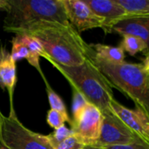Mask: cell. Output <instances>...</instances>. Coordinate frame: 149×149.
<instances>
[{
    "label": "cell",
    "instance_id": "obj_1",
    "mask_svg": "<svg viewBox=\"0 0 149 149\" xmlns=\"http://www.w3.org/2000/svg\"><path fill=\"white\" fill-rule=\"evenodd\" d=\"M37 38L49 56L47 61L64 66H78L91 57L90 45L71 24L42 21L31 24L13 32Z\"/></svg>",
    "mask_w": 149,
    "mask_h": 149
},
{
    "label": "cell",
    "instance_id": "obj_2",
    "mask_svg": "<svg viewBox=\"0 0 149 149\" xmlns=\"http://www.w3.org/2000/svg\"><path fill=\"white\" fill-rule=\"evenodd\" d=\"M90 104L98 107L102 113L112 111L113 87L105 75L95 65L91 57L78 66H64L50 62Z\"/></svg>",
    "mask_w": 149,
    "mask_h": 149
},
{
    "label": "cell",
    "instance_id": "obj_3",
    "mask_svg": "<svg viewBox=\"0 0 149 149\" xmlns=\"http://www.w3.org/2000/svg\"><path fill=\"white\" fill-rule=\"evenodd\" d=\"M91 58L110 82L112 87L126 94L149 118V77L142 64L126 61L111 64L92 56Z\"/></svg>",
    "mask_w": 149,
    "mask_h": 149
},
{
    "label": "cell",
    "instance_id": "obj_4",
    "mask_svg": "<svg viewBox=\"0 0 149 149\" xmlns=\"http://www.w3.org/2000/svg\"><path fill=\"white\" fill-rule=\"evenodd\" d=\"M10 9L3 30L13 33L34 23L49 21L70 24L63 0H8Z\"/></svg>",
    "mask_w": 149,
    "mask_h": 149
},
{
    "label": "cell",
    "instance_id": "obj_5",
    "mask_svg": "<svg viewBox=\"0 0 149 149\" xmlns=\"http://www.w3.org/2000/svg\"><path fill=\"white\" fill-rule=\"evenodd\" d=\"M0 147L2 149H54L47 135L35 133L18 120L14 107L8 116L0 114Z\"/></svg>",
    "mask_w": 149,
    "mask_h": 149
},
{
    "label": "cell",
    "instance_id": "obj_6",
    "mask_svg": "<svg viewBox=\"0 0 149 149\" xmlns=\"http://www.w3.org/2000/svg\"><path fill=\"white\" fill-rule=\"evenodd\" d=\"M102 120V112L88 102L79 112L72 115L71 129L85 147L94 146L100 135Z\"/></svg>",
    "mask_w": 149,
    "mask_h": 149
},
{
    "label": "cell",
    "instance_id": "obj_7",
    "mask_svg": "<svg viewBox=\"0 0 149 149\" xmlns=\"http://www.w3.org/2000/svg\"><path fill=\"white\" fill-rule=\"evenodd\" d=\"M144 144L113 111L103 113V120L100 138L94 145L100 148Z\"/></svg>",
    "mask_w": 149,
    "mask_h": 149
},
{
    "label": "cell",
    "instance_id": "obj_8",
    "mask_svg": "<svg viewBox=\"0 0 149 149\" xmlns=\"http://www.w3.org/2000/svg\"><path fill=\"white\" fill-rule=\"evenodd\" d=\"M69 23L80 33L103 28V19L96 15L84 0H63Z\"/></svg>",
    "mask_w": 149,
    "mask_h": 149
},
{
    "label": "cell",
    "instance_id": "obj_9",
    "mask_svg": "<svg viewBox=\"0 0 149 149\" xmlns=\"http://www.w3.org/2000/svg\"><path fill=\"white\" fill-rule=\"evenodd\" d=\"M111 110L149 148V118L141 108H127L113 99Z\"/></svg>",
    "mask_w": 149,
    "mask_h": 149
},
{
    "label": "cell",
    "instance_id": "obj_10",
    "mask_svg": "<svg viewBox=\"0 0 149 149\" xmlns=\"http://www.w3.org/2000/svg\"><path fill=\"white\" fill-rule=\"evenodd\" d=\"M93 11L103 19L102 30L106 34L113 33L112 29L119 21L128 16L127 10L116 0H84Z\"/></svg>",
    "mask_w": 149,
    "mask_h": 149
},
{
    "label": "cell",
    "instance_id": "obj_11",
    "mask_svg": "<svg viewBox=\"0 0 149 149\" xmlns=\"http://www.w3.org/2000/svg\"><path fill=\"white\" fill-rule=\"evenodd\" d=\"M17 65L12 59L10 52L0 45V87L7 91L10 99V107L13 106V95L17 84Z\"/></svg>",
    "mask_w": 149,
    "mask_h": 149
},
{
    "label": "cell",
    "instance_id": "obj_12",
    "mask_svg": "<svg viewBox=\"0 0 149 149\" xmlns=\"http://www.w3.org/2000/svg\"><path fill=\"white\" fill-rule=\"evenodd\" d=\"M112 31L121 36L124 34H130L140 37L148 45L149 15L127 16L114 24Z\"/></svg>",
    "mask_w": 149,
    "mask_h": 149
},
{
    "label": "cell",
    "instance_id": "obj_13",
    "mask_svg": "<svg viewBox=\"0 0 149 149\" xmlns=\"http://www.w3.org/2000/svg\"><path fill=\"white\" fill-rule=\"evenodd\" d=\"M91 56L97 59L111 63L120 64L125 61V52L120 46H113L103 44H91Z\"/></svg>",
    "mask_w": 149,
    "mask_h": 149
},
{
    "label": "cell",
    "instance_id": "obj_14",
    "mask_svg": "<svg viewBox=\"0 0 149 149\" xmlns=\"http://www.w3.org/2000/svg\"><path fill=\"white\" fill-rule=\"evenodd\" d=\"M18 35L23 43L26 45V47L29 49V51L31 52V55H32V58H33V64L31 66H33L38 72V73L41 75L42 79L44 81L46 80V78L41 69V66H40V58H45L46 60L49 58V56L47 55V53L45 52L43 45H41V43L35 38L33 37H31V36H28V35H25V34H17Z\"/></svg>",
    "mask_w": 149,
    "mask_h": 149
},
{
    "label": "cell",
    "instance_id": "obj_15",
    "mask_svg": "<svg viewBox=\"0 0 149 149\" xmlns=\"http://www.w3.org/2000/svg\"><path fill=\"white\" fill-rule=\"evenodd\" d=\"M119 46L131 56H134L139 52H144L147 55L149 52L148 45L141 38L130 34L122 35V40Z\"/></svg>",
    "mask_w": 149,
    "mask_h": 149
},
{
    "label": "cell",
    "instance_id": "obj_16",
    "mask_svg": "<svg viewBox=\"0 0 149 149\" xmlns=\"http://www.w3.org/2000/svg\"><path fill=\"white\" fill-rule=\"evenodd\" d=\"M10 55L15 62L21 59H26L31 65H32L33 64V58L31 52L23 43L21 38L18 35H15V37H13V38L11 39Z\"/></svg>",
    "mask_w": 149,
    "mask_h": 149
},
{
    "label": "cell",
    "instance_id": "obj_17",
    "mask_svg": "<svg viewBox=\"0 0 149 149\" xmlns=\"http://www.w3.org/2000/svg\"><path fill=\"white\" fill-rule=\"evenodd\" d=\"M128 13V16L149 15V0H116Z\"/></svg>",
    "mask_w": 149,
    "mask_h": 149
},
{
    "label": "cell",
    "instance_id": "obj_18",
    "mask_svg": "<svg viewBox=\"0 0 149 149\" xmlns=\"http://www.w3.org/2000/svg\"><path fill=\"white\" fill-rule=\"evenodd\" d=\"M46 122L52 128L55 130L57 128H59L60 127L65 126V122L71 124L72 119H70L68 113H62L58 110L50 109L48 110L46 114Z\"/></svg>",
    "mask_w": 149,
    "mask_h": 149
},
{
    "label": "cell",
    "instance_id": "obj_19",
    "mask_svg": "<svg viewBox=\"0 0 149 149\" xmlns=\"http://www.w3.org/2000/svg\"><path fill=\"white\" fill-rule=\"evenodd\" d=\"M44 82H45V90H46L47 98H48V101H49L51 109L58 110V111H60L62 113H68L66 106H65L64 100L61 99V97L52 88V86H50L47 79L45 81H44Z\"/></svg>",
    "mask_w": 149,
    "mask_h": 149
},
{
    "label": "cell",
    "instance_id": "obj_20",
    "mask_svg": "<svg viewBox=\"0 0 149 149\" xmlns=\"http://www.w3.org/2000/svg\"><path fill=\"white\" fill-rule=\"evenodd\" d=\"M72 134H73V132L72 129L67 128L65 126H63V127H60L59 128L55 129L52 134H48L47 137L54 148V147H56L58 144H59L64 140H65L66 138L70 137Z\"/></svg>",
    "mask_w": 149,
    "mask_h": 149
},
{
    "label": "cell",
    "instance_id": "obj_21",
    "mask_svg": "<svg viewBox=\"0 0 149 149\" xmlns=\"http://www.w3.org/2000/svg\"><path fill=\"white\" fill-rule=\"evenodd\" d=\"M84 148L85 146L73 134L72 135L58 144L56 147H54V149H84Z\"/></svg>",
    "mask_w": 149,
    "mask_h": 149
},
{
    "label": "cell",
    "instance_id": "obj_22",
    "mask_svg": "<svg viewBox=\"0 0 149 149\" xmlns=\"http://www.w3.org/2000/svg\"><path fill=\"white\" fill-rule=\"evenodd\" d=\"M72 115L79 112L88 102L83 97L81 93H79L75 89H72Z\"/></svg>",
    "mask_w": 149,
    "mask_h": 149
},
{
    "label": "cell",
    "instance_id": "obj_23",
    "mask_svg": "<svg viewBox=\"0 0 149 149\" xmlns=\"http://www.w3.org/2000/svg\"><path fill=\"white\" fill-rule=\"evenodd\" d=\"M106 149H149L144 144H131V145H125V146H113L108 148H104Z\"/></svg>",
    "mask_w": 149,
    "mask_h": 149
},
{
    "label": "cell",
    "instance_id": "obj_24",
    "mask_svg": "<svg viewBox=\"0 0 149 149\" xmlns=\"http://www.w3.org/2000/svg\"><path fill=\"white\" fill-rule=\"evenodd\" d=\"M9 9H10V5L8 0H0V10L8 12Z\"/></svg>",
    "mask_w": 149,
    "mask_h": 149
},
{
    "label": "cell",
    "instance_id": "obj_25",
    "mask_svg": "<svg viewBox=\"0 0 149 149\" xmlns=\"http://www.w3.org/2000/svg\"><path fill=\"white\" fill-rule=\"evenodd\" d=\"M142 65L144 67L145 72H147V74L148 75L149 77V53L146 55V58H145V59L142 62Z\"/></svg>",
    "mask_w": 149,
    "mask_h": 149
},
{
    "label": "cell",
    "instance_id": "obj_26",
    "mask_svg": "<svg viewBox=\"0 0 149 149\" xmlns=\"http://www.w3.org/2000/svg\"><path fill=\"white\" fill-rule=\"evenodd\" d=\"M84 149H106L104 148H100V147H96V146H86L85 147Z\"/></svg>",
    "mask_w": 149,
    "mask_h": 149
},
{
    "label": "cell",
    "instance_id": "obj_27",
    "mask_svg": "<svg viewBox=\"0 0 149 149\" xmlns=\"http://www.w3.org/2000/svg\"><path fill=\"white\" fill-rule=\"evenodd\" d=\"M148 48H149V42H148ZM148 53H149V52H148Z\"/></svg>",
    "mask_w": 149,
    "mask_h": 149
},
{
    "label": "cell",
    "instance_id": "obj_28",
    "mask_svg": "<svg viewBox=\"0 0 149 149\" xmlns=\"http://www.w3.org/2000/svg\"><path fill=\"white\" fill-rule=\"evenodd\" d=\"M0 114H1V111H0Z\"/></svg>",
    "mask_w": 149,
    "mask_h": 149
},
{
    "label": "cell",
    "instance_id": "obj_29",
    "mask_svg": "<svg viewBox=\"0 0 149 149\" xmlns=\"http://www.w3.org/2000/svg\"><path fill=\"white\" fill-rule=\"evenodd\" d=\"M0 149H2V148H1V147H0Z\"/></svg>",
    "mask_w": 149,
    "mask_h": 149
}]
</instances>
